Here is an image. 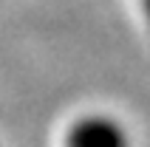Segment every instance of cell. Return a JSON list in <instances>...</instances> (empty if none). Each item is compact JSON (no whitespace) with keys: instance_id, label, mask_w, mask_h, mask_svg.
Masks as SVG:
<instances>
[{"instance_id":"cell-2","label":"cell","mask_w":150,"mask_h":147,"mask_svg":"<svg viewBox=\"0 0 150 147\" xmlns=\"http://www.w3.org/2000/svg\"><path fill=\"white\" fill-rule=\"evenodd\" d=\"M142 6H144V14H147V23H150V0H142Z\"/></svg>"},{"instance_id":"cell-1","label":"cell","mask_w":150,"mask_h":147,"mask_svg":"<svg viewBox=\"0 0 150 147\" xmlns=\"http://www.w3.org/2000/svg\"><path fill=\"white\" fill-rule=\"evenodd\" d=\"M65 147H130L125 127L110 116H82L65 133Z\"/></svg>"}]
</instances>
